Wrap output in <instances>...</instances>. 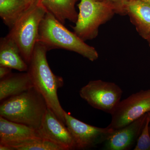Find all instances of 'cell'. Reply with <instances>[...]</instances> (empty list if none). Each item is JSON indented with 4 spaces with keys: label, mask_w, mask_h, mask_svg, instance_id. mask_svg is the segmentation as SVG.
Returning <instances> with one entry per match:
<instances>
[{
    "label": "cell",
    "mask_w": 150,
    "mask_h": 150,
    "mask_svg": "<svg viewBox=\"0 0 150 150\" xmlns=\"http://www.w3.org/2000/svg\"><path fill=\"white\" fill-rule=\"evenodd\" d=\"M48 51L42 43H36L27 72L33 86L46 100L48 108L65 124V111L61 106L57 94L58 89L64 85V80L51 71L46 57Z\"/></svg>",
    "instance_id": "6da1fadb"
},
{
    "label": "cell",
    "mask_w": 150,
    "mask_h": 150,
    "mask_svg": "<svg viewBox=\"0 0 150 150\" xmlns=\"http://www.w3.org/2000/svg\"><path fill=\"white\" fill-rule=\"evenodd\" d=\"M74 33L70 31L50 13L47 11L41 21L37 42L48 48L73 51L91 62L98 58L95 48L87 44Z\"/></svg>",
    "instance_id": "7a4b0ae2"
},
{
    "label": "cell",
    "mask_w": 150,
    "mask_h": 150,
    "mask_svg": "<svg viewBox=\"0 0 150 150\" xmlns=\"http://www.w3.org/2000/svg\"><path fill=\"white\" fill-rule=\"evenodd\" d=\"M48 108L43 96L33 86L1 101L0 116L37 130Z\"/></svg>",
    "instance_id": "3957f363"
},
{
    "label": "cell",
    "mask_w": 150,
    "mask_h": 150,
    "mask_svg": "<svg viewBox=\"0 0 150 150\" xmlns=\"http://www.w3.org/2000/svg\"><path fill=\"white\" fill-rule=\"evenodd\" d=\"M111 1L81 0L79 5L74 33L85 41L94 38L97 35L98 28L112 17L116 10V6Z\"/></svg>",
    "instance_id": "277c9868"
},
{
    "label": "cell",
    "mask_w": 150,
    "mask_h": 150,
    "mask_svg": "<svg viewBox=\"0 0 150 150\" xmlns=\"http://www.w3.org/2000/svg\"><path fill=\"white\" fill-rule=\"evenodd\" d=\"M47 12L42 4L30 7L7 35L16 43L23 58L28 65L37 42L40 22Z\"/></svg>",
    "instance_id": "5b68a950"
},
{
    "label": "cell",
    "mask_w": 150,
    "mask_h": 150,
    "mask_svg": "<svg viewBox=\"0 0 150 150\" xmlns=\"http://www.w3.org/2000/svg\"><path fill=\"white\" fill-rule=\"evenodd\" d=\"M122 94L118 85L101 80L90 81L79 91L81 97L91 107L110 114L121 101Z\"/></svg>",
    "instance_id": "8992f818"
},
{
    "label": "cell",
    "mask_w": 150,
    "mask_h": 150,
    "mask_svg": "<svg viewBox=\"0 0 150 150\" xmlns=\"http://www.w3.org/2000/svg\"><path fill=\"white\" fill-rule=\"evenodd\" d=\"M149 112L150 89L140 91L119 102L110 114L111 120L108 127L113 130H118Z\"/></svg>",
    "instance_id": "52a82bcc"
},
{
    "label": "cell",
    "mask_w": 150,
    "mask_h": 150,
    "mask_svg": "<svg viewBox=\"0 0 150 150\" xmlns=\"http://www.w3.org/2000/svg\"><path fill=\"white\" fill-rule=\"evenodd\" d=\"M65 124L74 140L75 149L86 150L96 147L109 138L115 130L91 126L73 117L65 111Z\"/></svg>",
    "instance_id": "ba28073f"
},
{
    "label": "cell",
    "mask_w": 150,
    "mask_h": 150,
    "mask_svg": "<svg viewBox=\"0 0 150 150\" xmlns=\"http://www.w3.org/2000/svg\"><path fill=\"white\" fill-rule=\"evenodd\" d=\"M65 125L48 108L37 131L41 138L53 142L63 150L75 149L72 136Z\"/></svg>",
    "instance_id": "9c48e42d"
},
{
    "label": "cell",
    "mask_w": 150,
    "mask_h": 150,
    "mask_svg": "<svg viewBox=\"0 0 150 150\" xmlns=\"http://www.w3.org/2000/svg\"><path fill=\"white\" fill-rule=\"evenodd\" d=\"M148 113L123 128L115 130L103 143L104 150H129L136 144L144 128Z\"/></svg>",
    "instance_id": "30bf717a"
},
{
    "label": "cell",
    "mask_w": 150,
    "mask_h": 150,
    "mask_svg": "<svg viewBox=\"0 0 150 150\" xmlns=\"http://www.w3.org/2000/svg\"><path fill=\"white\" fill-rule=\"evenodd\" d=\"M35 138H41L37 130L0 116V144H8Z\"/></svg>",
    "instance_id": "8fae6325"
},
{
    "label": "cell",
    "mask_w": 150,
    "mask_h": 150,
    "mask_svg": "<svg viewBox=\"0 0 150 150\" xmlns=\"http://www.w3.org/2000/svg\"><path fill=\"white\" fill-rule=\"evenodd\" d=\"M0 67L27 72L28 65L22 56L16 42L8 35L0 40Z\"/></svg>",
    "instance_id": "7c38bea8"
},
{
    "label": "cell",
    "mask_w": 150,
    "mask_h": 150,
    "mask_svg": "<svg viewBox=\"0 0 150 150\" xmlns=\"http://www.w3.org/2000/svg\"><path fill=\"white\" fill-rule=\"evenodd\" d=\"M124 11L131 17L140 34L146 38L150 33V4L142 0H129Z\"/></svg>",
    "instance_id": "4fadbf2b"
},
{
    "label": "cell",
    "mask_w": 150,
    "mask_h": 150,
    "mask_svg": "<svg viewBox=\"0 0 150 150\" xmlns=\"http://www.w3.org/2000/svg\"><path fill=\"white\" fill-rule=\"evenodd\" d=\"M33 87L28 73H11L0 81V100L16 96Z\"/></svg>",
    "instance_id": "5bb4252c"
},
{
    "label": "cell",
    "mask_w": 150,
    "mask_h": 150,
    "mask_svg": "<svg viewBox=\"0 0 150 150\" xmlns=\"http://www.w3.org/2000/svg\"><path fill=\"white\" fill-rule=\"evenodd\" d=\"M76 0H42L41 4L47 11L52 14L60 22L66 21L76 23L78 14L75 9Z\"/></svg>",
    "instance_id": "9a60e30c"
},
{
    "label": "cell",
    "mask_w": 150,
    "mask_h": 150,
    "mask_svg": "<svg viewBox=\"0 0 150 150\" xmlns=\"http://www.w3.org/2000/svg\"><path fill=\"white\" fill-rule=\"evenodd\" d=\"M31 6L23 0H0V17L11 29Z\"/></svg>",
    "instance_id": "2e32d148"
},
{
    "label": "cell",
    "mask_w": 150,
    "mask_h": 150,
    "mask_svg": "<svg viewBox=\"0 0 150 150\" xmlns=\"http://www.w3.org/2000/svg\"><path fill=\"white\" fill-rule=\"evenodd\" d=\"M6 144L15 150H63L53 142L42 138L27 139Z\"/></svg>",
    "instance_id": "e0dca14e"
},
{
    "label": "cell",
    "mask_w": 150,
    "mask_h": 150,
    "mask_svg": "<svg viewBox=\"0 0 150 150\" xmlns=\"http://www.w3.org/2000/svg\"><path fill=\"white\" fill-rule=\"evenodd\" d=\"M150 118L148 115L146 121L137 140L134 150H150Z\"/></svg>",
    "instance_id": "ac0fdd59"
},
{
    "label": "cell",
    "mask_w": 150,
    "mask_h": 150,
    "mask_svg": "<svg viewBox=\"0 0 150 150\" xmlns=\"http://www.w3.org/2000/svg\"><path fill=\"white\" fill-rule=\"evenodd\" d=\"M12 69L6 67H0V79L11 73Z\"/></svg>",
    "instance_id": "d6986e66"
},
{
    "label": "cell",
    "mask_w": 150,
    "mask_h": 150,
    "mask_svg": "<svg viewBox=\"0 0 150 150\" xmlns=\"http://www.w3.org/2000/svg\"><path fill=\"white\" fill-rule=\"evenodd\" d=\"M111 1L116 2L118 3L116 6L117 11L119 12L124 11V6L126 2L129 0H110Z\"/></svg>",
    "instance_id": "ffe728a7"
},
{
    "label": "cell",
    "mask_w": 150,
    "mask_h": 150,
    "mask_svg": "<svg viewBox=\"0 0 150 150\" xmlns=\"http://www.w3.org/2000/svg\"><path fill=\"white\" fill-rule=\"evenodd\" d=\"M28 4L29 6H34L41 4L42 0H23Z\"/></svg>",
    "instance_id": "44dd1931"
},
{
    "label": "cell",
    "mask_w": 150,
    "mask_h": 150,
    "mask_svg": "<svg viewBox=\"0 0 150 150\" xmlns=\"http://www.w3.org/2000/svg\"><path fill=\"white\" fill-rule=\"evenodd\" d=\"M0 150H15L14 149L8 145L6 144H0Z\"/></svg>",
    "instance_id": "7402d4cb"
},
{
    "label": "cell",
    "mask_w": 150,
    "mask_h": 150,
    "mask_svg": "<svg viewBox=\"0 0 150 150\" xmlns=\"http://www.w3.org/2000/svg\"><path fill=\"white\" fill-rule=\"evenodd\" d=\"M146 39L147 40L148 42H149V43L150 45V33L149 34V35H148Z\"/></svg>",
    "instance_id": "603a6c76"
},
{
    "label": "cell",
    "mask_w": 150,
    "mask_h": 150,
    "mask_svg": "<svg viewBox=\"0 0 150 150\" xmlns=\"http://www.w3.org/2000/svg\"><path fill=\"white\" fill-rule=\"evenodd\" d=\"M148 115H149V118H150V112H148ZM149 131H150V125H149Z\"/></svg>",
    "instance_id": "cb8c5ba5"
},
{
    "label": "cell",
    "mask_w": 150,
    "mask_h": 150,
    "mask_svg": "<svg viewBox=\"0 0 150 150\" xmlns=\"http://www.w3.org/2000/svg\"><path fill=\"white\" fill-rule=\"evenodd\" d=\"M145 1L149 3V4H150V0H146Z\"/></svg>",
    "instance_id": "d4e9b609"
},
{
    "label": "cell",
    "mask_w": 150,
    "mask_h": 150,
    "mask_svg": "<svg viewBox=\"0 0 150 150\" xmlns=\"http://www.w3.org/2000/svg\"><path fill=\"white\" fill-rule=\"evenodd\" d=\"M142 1H146V0H142Z\"/></svg>",
    "instance_id": "484cf974"
},
{
    "label": "cell",
    "mask_w": 150,
    "mask_h": 150,
    "mask_svg": "<svg viewBox=\"0 0 150 150\" xmlns=\"http://www.w3.org/2000/svg\"><path fill=\"white\" fill-rule=\"evenodd\" d=\"M98 1H100V0H98Z\"/></svg>",
    "instance_id": "4316f807"
}]
</instances>
